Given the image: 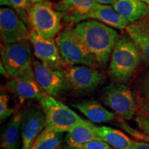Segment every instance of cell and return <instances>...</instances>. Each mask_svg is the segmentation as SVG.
Segmentation results:
<instances>
[{"instance_id": "6da1fadb", "label": "cell", "mask_w": 149, "mask_h": 149, "mask_svg": "<svg viewBox=\"0 0 149 149\" xmlns=\"http://www.w3.org/2000/svg\"><path fill=\"white\" fill-rule=\"evenodd\" d=\"M74 30L88 51L95 57L98 66L106 69L113 49L120 39L118 32L94 19L75 24Z\"/></svg>"}, {"instance_id": "7a4b0ae2", "label": "cell", "mask_w": 149, "mask_h": 149, "mask_svg": "<svg viewBox=\"0 0 149 149\" xmlns=\"http://www.w3.org/2000/svg\"><path fill=\"white\" fill-rule=\"evenodd\" d=\"M139 48L128 35H123L115 45L109 64V75L117 83L126 82L140 64Z\"/></svg>"}, {"instance_id": "3957f363", "label": "cell", "mask_w": 149, "mask_h": 149, "mask_svg": "<svg viewBox=\"0 0 149 149\" xmlns=\"http://www.w3.org/2000/svg\"><path fill=\"white\" fill-rule=\"evenodd\" d=\"M31 43L29 40L1 45V61L9 78L29 77L35 79Z\"/></svg>"}, {"instance_id": "277c9868", "label": "cell", "mask_w": 149, "mask_h": 149, "mask_svg": "<svg viewBox=\"0 0 149 149\" xmlns=\"http://www.w3.org/2000/svg\"><path fill=\"white\" fill-rule=\"evenodd\" d=\"M56 44L67 66H98L95 57L88 51L74 32V26L69 25L60 31L55 39Z\"/></svg>"}, {"instance_id": "5b68a950", "label": "cell", "mask_w": 149, "mask_h": 149, "mask_svg": "<svg viewBox=\"0 0 149 149\" xmlns=\"http://www.w3.org/2000/svg\"><path fill=\"white\" fill-rule=\"evenodd\" d=\"M39 102L46 116V128L52 131L68 133L75 126L88 122L69 107L46 93Z\"/></svg>"}, {"instance_id": "8992f818", "label": "cell", "mask_w": 149, "mask_h": 149, "mask_svg": "<svg viewBox=\"0 0 149 149\" xmlns=\"http://www.w3.org/2000/svg\"><path fill=\"white\" fill-rule=\"evenodd\" d=\"M66 16L59 12L48 0L33 3L29 13L32 29L41 37L55 40L62 30V20Z\"/></svg>"}, {"instance_id": "52a82bcc", "label": "cell", "mask_w": 149, "mask_h": 149, "mask_svg": "<svg viewBox=\"0 0 149 149\" xmlns=\"http://www.w3.org/2000/svg\"><path fill=\"white\" fill-rule=\"evenodd\" d=\"M104 105L109 107L122 120H130L137 113V103L133 92L122 83L111 84L100 93Z\"/></svg>"}, {"instance_id": "ba28073f", "label": "cell", "mask_w": 149, "mask_h": 149, "mask_svg": "<svg viewBox=\"0 0 149 149\" xmlns=\"http://www.w3.org/2000/svg\"><path fill=\"white\" fill-rule=\"evenodd\" d=\"M70 89L78 93H91L100 86L104 75L96 68L86 66H67L63 70Z\"/></svg>"}, {"instance_id": "9c48e42d", "label": "cell", "mask_w": 149, "mask_h": 149, "mask_svg": "<svg viewBox=\"0 0 149 149\" xmlns=\"http://www.w3.org/2000/svg\"><path fill=\"white\" fill-rule=\"evenodd\" d=\"M33 69L37 82L46 94L59 97L70 90L63 70L53 69L40 60L33 61Z\"/></svg>"}, {"instance_id": "30bf717a", "label": "cell", "mask_w": 149, "mask_h": 149, "mask_svg": "<svg viewBox=\"0 0 149 149\" xmlns=\"http://www.w3.org/2000/svg\"><path fill=\"white\" fill-rule=\"evenodd\" d=\"M29 40L35 56L43 64L53 69L61 70L67 66L60 55L55 40L44 38L33 29L30 31Z\"/></svg>"}, {"instance_id": "8fae6325", "label": "cell", "mask_w": 149, "mask_h": 149, "mask_svg": "<svg viewBox=\"0 0 149 149\" xmlns=\"http://www.w3.org/2000/svg\"><path fill=\"white\" fill-rule=\"evenodd\" d=\"M13 9H0V35L3 44H13L29 40L30 31Z\"/></svg>"}, {"instance_id": "7c38bea8", "label": "cell", "mask_w": 149, "mask_h": 149, "mask_svg": "<svg viewBox=\"0 0 149 149\" xmlns=\"http://www.w3.org/2000/svg\"><path fill=\"white\" fill-rule=\"evenodd\" d=\"M46 126L42 108L31 105L24 111L21 124L22 149H31L33 143Z\"/></svg>"}, {"instance_id": "4fadbf2b", "label": "cell", "mask_w": 149, "mask_h": 149, "mask_svg": "<svg viewBox=\"0 0 149 149\" xmlns=\"http://www.w3.org/2000/svg\"><path fill=\"white\" fill-rule=\"evenodd\" d=\"M88 19H94L105 24L110 27L117 29H124L129 25V22L121 17L111 5L97 3L88 13L77 17L64 22L66 24H78Z\"/></svg>"}, {"instance_id": "5bb4252c", "label": "cell", "mask_w": 149, "mask_h": 149, "mask_svg": "<svg viewBox=\"0 0 149 149\" xmlns=\"http://www.w3.org/2000/svg\"><path fill=\"white\" fill-rule=\"evenodd\" d=\"M6 88L17 97L20 102L26 100L42 99L45 93L42 91L36 79L29 77L12 78L6 83Z\"/></svg>"}, {"instance_id": "9a60e30c", "label": "cell", "mask_w": 149, "mask_h": 149, "mask_svg": "<svg viewBox=\"0 0 149 149\" xmlns=\"http://www.w3.org/2000/svg\"><path fill=\"white\" fill-rule=\"evenodd\" d=\"M71 107L81 112L91 122L107 123L115 119V113L108 111L97 100H87L71 104Z\"/></svg>"}, {"instance_id": "2e32d148", "label": "cell", "mask_w": 149, "mask_h": 149, "mask_svg": "<svg viewBox=\"0 0 149 149\" xmlns=\"http://www.w3.org/2000/svg\"><path fill=\"white\" fill-rule=\"evenodd\" d=\"M113 6L117 13L130 24L149 14V5L142 0H118Z\"/></svg>"}, {"instance_id": "e0dca14e", "label": "cell", "mask_w": 149, "mask_h": 149, "mask_svg": "<svg viewBox=\"0 0 149 149\" xmlns=\"http://www.w3.org/2000/svg\"><path fill=\"white\" fill-rule=\"evenodd\" d=\"M126 33L140 51L141 59L149 64V24L137 22L126 28Z\"/></svg>"}, {"instance_id": "ac0fdd59", "label": "cell", "mask_w": 149, "mask_h": 149, "mask_svg": "<svg viewBox=\"0 0 149 149\" xmlns=\"http://www.w3.org/2000/svg\"><path fill=\"white\" fill-rule=\"evenodd\" d=\"M23 115L24 111L17 112L4 128L1 136V149H19Z\"/></svg>"}, {"instance_id": "d6986e66", "label": "cell", "mask_w": 149, "mask_h": 149, "mask_svg": "<svg viewBox=\"0 0 149 149\" xmlns=\"http://www.w3.org/2000/svg\"><path fill=\"white\" fill-rule=\"evenodd\" d=\"M97 3L95 0H60L54 4V8L66 14L63 19L64 22L86 14Z\"/></svg>"}, {"instance_id": "ffe728a7", "label": "cell", "mask_w": 149, "mask_h": 149, "mask_svg": "<svg viewBox=\"0 0 149 149\" xmlns=\"http://www.w3.org/2000/svg\"><path fill=\"white\" fill-rule=\"evenodd\" d=\"M93 140H101L94 129V125L91 122L80 124L67 133L64 141L67 146L76 147Z\"/></svg>"}, {"instance_id": "44dd1931", "label": "cell", "mask_w": 149, "mask_h": 149, "mask_svg": "<svg viewBox=\"0 0 149 149\" xmlns=\"http://www.w3.org/2000/svg\"><path fill=\"white\" fill-rule=\"evenodd\" d=\"M94 129L101 140L115 149H128L133 144V140L115 128L94 125Z\"/></svg>"}, {"instance_id": "7402d4cb", "label": "cell", "mask_w": 149, "mask_h": 149, "mask_svg": "<svg viewBox=\"0 0 149 149\" xmlns=\"http://www.w3.org/2000/svg\"><path fill=\"white\" fill-rule=\"evenodd\" d=\"M63 133L45 128L33 143L31 149H55L62 141Z\"/></svg>"}, {"instance_id": "603a6c76", "label": "cell", "mask_w": 149, "mask_h": 149, "mask_svg": "<svg viewBox=\"0 0 149 149\" xmlns=\"http://www.w3.org/2000/svg\"><path fill=\"white\" fill-rule=\"evenodd\" d=\"M10 3L13 10L31 31L32 26L29 17V10L33 5L31 0H10Z\"/></svg>"}, {"instance_id": "cb8c5ba5", "label": "cell", "mask_w": 149, "mask_h": 149, "mask_svg": "<svg viewBox=\"0 0 149 149\" xmlns=\"http://www.w3.org/2000/svg\"><path fill=\"white\" fill-rule=\"evenodd\" d=\"M137 90L139 96L149 98V68L140 74L137 82Z\"/></svg>"}, {"instance_id": "d4e9b609", "label": "cell", "mask_w": 149, "mask_h": 149, "mask_svg": "<svg viewBox=\"0 0 149 149\" xmlns=\"http://www.w3.org/2000/svg\"><path fill=\"white\" fill-rule=\"evenodd\" d=\"M14 110L9 107V97L4 93H1L0 95V120L1 122L10 117Z\"/></svg>"}, {"instance_id": "484cf974", "label": "cell", "mask_w": 149, "mask_h": 149, "mask_svg": "<svg viewBox=\"0 0 149 149\" xmlns=\"http://www.w3.org/2000/svg\"><path fill=\"white\" fill-rule=\"evenodd\" d=\"M135 120L139 130L149 135V116L137 113L135 115Z\"/></svg>"}, {"instance_id": "4316f807", "label": "cell", "mask_w": 149, "mask_h": 149, "mask_svg": "<svg viewBox=\"0 0 149 149\" xmlns=\"http://www.w3.org/2000/svg\"><path fill=\"white\" fill-rule=\"evenodd\" d=\"M76 149H113L109 144L102 140H93L76 147Z\"/></svg>"}, {"instance_id": "83f0119b", "label": "cell", "mask_w": 149, "mask_h": 149, "mask_svg": "<svg viewBox=\"0 0 149 149\" xmlns=\"http://www.w3.org/2000/svg\"><path fill=\"white\" fill-rule=\"evenodd\" d=\"M136 103L137 113L149 116V98L138 96L136 98Z\"/></svg>"}, {"instance_id": "f1b7e54d", "label": "cell", "mask_w": 149, "mask_h": 149, "mask_svg": "<svg viewBox=\"0 0 149 149\" xmlns=\"http://www.w3.org/2000/svg\"><path fill=\"white\" fill-rule=\"evenodd\" d=\"M128 149H149V144L142 141H133L131 146Z\"/></svg>"}, {"instance_id": "f546056e", "label": "cell", "mask_w": 149, "mask_h": 149, "mask_svg": "<svg viewBox=\"0 0 149 149\" xmlns=\"http://www.w3.org/2000/svg\"><path fill=\"white\" fill-rule=\"evenodd\" d=\"M118 0H95L96 3L103 5H114Z\"/></svg>"}, {"instance_id": "4dcf8cb0", "label": "cell", "mask_w": 149, "mask_h": 149, "mask_svg": "<svg viewBox=\"0 0 149 149\" xmlns=\"http://www.w3.org/2000/svg\"><path fill=\"white\" fill-rule=\"evenodd\" d=\"M0 68H1V74H2L3 76H4V77H7V78H9V75H8V72H7L5 66H3V64H2V62L1 61V63H0Z\"/></svg>"}, {"instance_id": "1f68e13d", "label": "cell", "mask_w": 149, "mask_h": 149, "mask_svg": "<svg viewBox=\"0 0 149 149\" xmlns=\"http://www.w3.org/2000/svg\"><path fill=\"white\" fill-rule=\"evenodd\" d=\"M0 4L1 6H11L10 0H0Z\"/></svg>"}, {"instance_id": "d6a6232c", "label": "cell", "mask_w": 149, "mask_h": 149, "mask_svg": "<svg viewBox=\"0 0 149 149\" xmlns=\"http://www.w3.org/2000/svg\"><path fill=\"white\" fill-rule=\"evenodd\" d=\"M45 1V0H31V1L32 2V3H35L37 2H40V1Z\"/></svg>"}, {"instance_id": "836d02e7", "label": "cell", "mask_w": 149, "mask_h": 149, "mask_svg": "<svg viewBox=\"0 0 149 149\" xmlns=\"http://www.w3.org/2000/svg\"><path fill=\"white\" fill-rule=\"evenodd\" d=\"M65 149H76L75 148H73V147H70V146H66V148Z\"/></svg>"}, {"instance_id": "e575fe53", "label": "cell", "mask_w": 149, "mask_h": 149, "mask_svg": "<svg viewBox=\"0 0 149 149\" xmlns=\"http://www.w3.org/2000/svg\"><path fill=\"white\" fill-rule=\"evenodd\" d=\"M142 1H144V2H146V3H148V4L149 5V0H142Z\"/></svg>"}, {"instance_id": "d590c367", "label": "cell", "mask_w": 149, "mask_h": 149, "mask_svg": "<svg viewBox=\"0 0 149 149\" xmlns=\"http://www.w3.org/2000/svg\"><path fill=\"white\" fill-rule=\"evenodd\" d=\"M55 149H59V148H58V147H57V148H56Z\"/></svg>"}, {"instance_id": "8d00e7d4", "label": "cell", "mask_w": 149, "mask_h": 149, "mask_svg": "<svg viewBox=\"0 0 149 149\" xmlns=\"http://www.w3.org/2000/svg\"><path fill=\"white\" fill-rule=\"evenodd\" d=\"M148 24H149V19H148Z\"/></svg>"}]
</instances>
